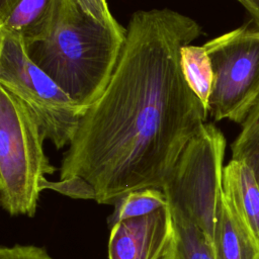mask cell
<instances>
[{
	"label": "cell",
	"instance_id": "15",
	"mask_svg": "<svg viewBox=\"0 0 259 259\" xmlns=\"http://www.w3.org/2000/svg\"><path fill=\"white\" fill-rule=\"evenodd\" d=\"M81 7L94 18L97 22L103 26L118 32L121 35H125L126 28L121 26L112 13L110 12L107 4V0H78Z\"/></svg>",
	"mask_w": 259,
	"mask_h": 259
},
{
	"label": "cell",
	"instance_id": "9",
	"mask_svg": "<svg viewBox=\"0 0 259 259\" xmlns=\"http://www.w3.org/2000/svg\"><path fill=\"white\" fill-rule=\"evenodd\" d=\"M217 259H258L259 247L222 195L214 232Z\"/></svg>",
	"mask_w": 259,
	"mask_h": 259
},
{
	"label": "cell",
	"instance_id": "2",
	"mask_svg": "<svg viewBox=\"0 0 259 259\" xmlns=\"http://www.w3.org/2000/svg\"><path fill=\"white\" fill-rule=\"evenodd\" d=\"M124 38L87 14L78 0H56L46 30L25 49L29 59L86 110L104 91Z\"/></svg>",
	"mask_w": 259,
	"mask_h": 259
},
{
	"label": "cell",
	"instance_id": "1",
	"mask_svg": "<svg viewBox=\"0 0 259 259\" xmlns=\"http://www.w3.org/2000/svg\"><path fill=\"white\" fill-rule=\"evenodd\" d=\"M201 33L196 20L170 8L132 14L113 73L83 113L60 179L81 176L97 203L111 205L132 191L163 187L208 115L180 65L181 49Z\"/></svg>",
	"mask_w": 259,
	"mask_h": 259
},
{
	"label": "cell",
	"instance_id": "20",
	"mask_svg": "<svg viewBox=\"0 0 259 259\" xmlns=\"http://www.w3.org/2000/svg\"><path fill=\"white\" fill-rule=\"evenodd\" d=\"M258 259H259V257H258Z\"/></svg>",
	"mask_w": 259,
	"mask_h": 259
},
{
	"label": "cell",
	"instance_id": "17",
	"mask_svg": "<svg viewBox=\"0 0 259 259\" xmlns=\"http://www.w3.org/2000/svg\"><path fill=\"white\" fill-rule=\"evenodd\" d=\"M240 3L251 15L255 26L259 27V0H240Z\"/></svg>",
	"mask_w": 259,
	"mask_h": 259
},
{
	"label": "cell",
	"instance_id": "14",
	"mask_svg": "<svg viewBox=\"0 0 259 259\" xmlns=\"http://www.w3.org/2000/svg\"><path fill=\"white\" fill-rule=\"evenodd\" d=\"M46 189L56 191L74 199H96V191L93 185L77 175L66 177L59 181H49L47 178H44L40 182V190Z\"/></svg>",
	"mask_w": 259,
	"mask_h": 259
},
{
	"label": "cell",
	"instance_id": "19",
	"mask_svg": "<svg viewBox=\"0 0 259 259\" xmlns=\"http://www.w3.org/2000/svg\"><path fill=\"white\" fill-rule=\"evenodd\" d=\"M237 1H238V2H240V0H237Z\"/></svg>",
	"mask_w": 259,
	"mask_h": 259
},
{
	"label": "cell",
	"instance_id": "7",
	"mask_svg": "<svg viewBox=\"0 0 259 259\" xmlns=\"http://www.w3.org/2000/svg\"><path fill=\"white\" fill-rule=\"evenodd\" d=\"M174 234L168 206L110 227L108 259H162Z\"/></svg>",
	"mask_w": 259,
	"mask_h": 259
},
{
	"label": "cell",
	"instance_id": "13",
	"mask_svg": "<svg viewBox=\"0 0 259 259\" xmlns=\"http://www.w3.org/2000/svg\"><path fill=\"white\" fill-rule=\"evenodd\" d=\"M241 125L231 146L232 159L244 162L259 184V98Z\"/></svg>",
	"mask_w": 259,
	"mask_h": 259
},
{
	"label": "cell",
	"instance_id": "10",
	"mask_svg": "<svg viewBox=\"0 0 259 259\" xmlns=\"http://www.w3.org/2000/svg\"><path fill=\"white\" fill-rule=\"evenodd\" d=\"M173 239L162 259H217L214 245L193 223L174 217Z\"/></svg>",
	"mask_w": 259,
	"mask_h": 259
},
{
	"label": "cell",
	"instance_id": "12",
	"mask_svg": "<svg viewBox=\"0 0 259 259\" xmlns=\"http://www.w3.org/2000/svg\"><path fill=\"white\" fill-rule=\"evenodd\" d=\"M165 206H168V202L162 188L135 190L117 200L114 211L108 218V224L111 227L120 221L143 217Z\"/></svg>",
	"mask_w": 259,
	"mask_h": 259
},
{
	"label": "cell",
	"instance_id": "5",
	"mask_svg": "<svg viewBox=\"0 0 259 259\" xmlns=\"http://www.w3.org/2000/svg\"><path fill=\"white\" fill-rule=\"evenodd\" d=\"M0 86L36 115L46 140L57 150L69 146L85 112L27 56L23 41L0 28Z\"/></svg>",
	"mask_w": 259,
	"mask_h": 259
},
{
	"label": "cell",
	"instance_id": "8",
	"mask_svg": "<svg viewBox=\"0 0 259 259\" xmlns=\"http://www.w3.org/2000/svg\"><path fill=\"white\" fill-rule=\"evenodd\" d=\"M223 192L237 219L259 247V184L244 162L231 159L225 166Z\"/></svg>",
	"mask_w": 259,
	"mask_h": 259
},
{
	"label": "cell",
	"instance_id": "3",
	"mask_svg": "<svg viewBox=\"0 0 259 259\" xmlns=\"http://www.w3.org/2000/svg\"><path fill=\"white\" fill-rule=\"evenodd\" d=\"M45 140L35 113L0 86V204L11 217H34L40 182L57 170L44 151Z\"/></svg>",
	"mask_w": 259,
	"mask_h": 259
},
{
	"label": "cell",
	"instance_id": "4",
	"mask_svg": "<svg viewBox=\"0 0 259 259\" xmlns=\"http://www.w3.org/2000/svg\"><path fill=\"white\" fill-rule=\"evenodd\" d=\"M226 146L223 132L211 122L203 123L162 187L172 215L196 225L212 244L223 195Z\"/></svg>",
	"mask_w": 259,
	"mask_h": 259
},
{
	"label": "cell",
	"instance_id": "18",
	"mask_svg": "<svg viewBox=\"0 0 259 259\" xmlns=\"http://www.w3.org/2000/svg\"><path fill=\"white\" fill-rule=\"evenodd\" d=\"M21 0H0V17L4 16L10 9Z\"/></svg>",
	"mask_w": 259,
	"mask_h": 259
},
{
	"label": "cell",
	"instance_id": "11",
	"mask_svg": "<svg viewBox=\"0 0 259 259\" xmlns=\"http://www.w3.org/2000/svg\"><path fill=\"white\" fill-rule=\"evenodd\" d=\"M180 65L186 82L208 111L213 71L206 50L203 46H184L180 51Z\"/></svg>",
	"mask_w": 259,
	"mask_h": 259
},
{
	"label": "cell",
	"instance_id": "16",
	"mask_svg": "<svg viewBox=\"0 0 259 259\" xmlns=\"http://www.w3.org/2000/svg\"><path fill=\"white\" fill-rule=\"evenodd\" d=\"M0 259H54L46 248L35 245L14 244L0 248Z\"/></svg>",
	"mask_w": 259,
	"mask_h": 259
},
{
	"label": "cell",
	"instance_id": "6",
	"mask_svg": "<svg viewBox=\"0 0 259 259\" xmlns=\"http://www.w3.org/2000/svg\"><path fill=\"white\" fill-rule=\"evenodd\" d=\"M203 47L213 71L208 114L241 124L259 98V27L242 25Z\"/></svg>",
	"mask_w": 259,
	"mask_h": 259
}]
</instances>
